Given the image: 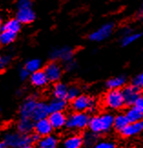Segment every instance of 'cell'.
Here are the masks:
<instances>
[{
    "label": "cell",
    "mask_w": 143,
    "mask_h": 148,
    "mask_svg": "<svg viewBox=\"0 0 143 148\" xmlns=\"http://www.w3.org/2000/svg\"><path fill=\"white\" fill-rule=\"evenodd\" d=\"M19 75H20V78H21V79L25 80V79H27L28 77L29 72H28L26 68H23V69H21L20 73H19Z\"/></svg>",
    "instance_id": "36"
},
{
    "label": "cell",
    "mask_w": 143,
    "mask_h": 148,
    "mask_svg": "<svg viewBox=\"0 0 143 148\" xmlns=\"http://www.w3.org/2000/svg\"><path fill=\"white\" fill-rule=\"evenodd\" d=\"M11 57L9 56H0V70L5 69L9 65Z\"/></svg>",
    "instance_id": "33"
},
{
    "label": "cell",
    "mask_w": 143,
    "mask_h": 148,
    "mask_svg": "<svg viewBox=\"0 0 143 148\" xmlns=\"http://www.w3.org/2000/svg\"><path fill=\"white\" fill-rule=\"evenodd\" d=\"M142 131H143V120L135 122V123H129L120 133L123 136L131 137L140 134Z\"/></svg>",
    "instance_id": "11"
},
{
    "label": "cell",
    "mask_w": 143,
    "mask_h": 148,
    "mask_svg": "<svg viewBox=\"0 0 143 148\" xmlns=\"http://www.w3.org/2000/svg\"><path fill=\"white\" fill-rule=\"evenodd\" d=\"M0 50H1V49H0Z\"/></svg>",
    "instance_id": "44"
},
{
    "label": "cell",
    "mask_w": 143,
    "mask_h": 148,
    "mask_svg": "<svg viewBox=\"0 0 143 148\" xmlns=\"http://www.w3.org/2000/svg\"><path fill=\"white\" fill-rule=\"evenodd\" d=\"M23 148H35L34 146H32V145H28V146H25Z\"/></svg>",
    "instance_id": "42"
},
{
    "label": "cell",
    "mask_w": 143,
    "mask_h": 148,
    "mask_svg": "<svg viewBox=\"0 0 143 148\" xmlns=\"http://www.w3.org/2000/svg\"><path fill=\"white\" fill-rule=\"evenodd\" d=\"M48 121L53 127V129H59L62 126L66 125L67 122V116L65 115L63 112H56V113H51L48 116Z\"/></svg>",
    "instance_id": "14"
},
{
    "label": "cell",
    "mask_w": 143,
    "mask_h": 148,
    "mask_svg": "<svg viewBox=\"0 0 143 148\" xmlns=\"http://www.w3.org/2000/svg\"><path fill=\"white\" fill-rule=\"evenodd\" d=\"M34 129L39 136H47L51 134L52 130H53V127L51 126L48 119L45 118L36 122Z\"/></svg>",
    "instance_id": "12"
},
{
    "label": "cell",
    "mask_w": 143,
    "mask_h": 148,
    "mask_svg": "<svg viewBox=\"0 0 143 148\" xmlns=\"http://www.w3.org/2000/svg\"><path fill=\"white\" fill-rule=\"evenodd\" d=\"M21 28V23L17 19H10L6 22L1 28V31H9L12 33L17 34Z\"/></svg>",
    "instance_id": "24"
},
{
    "label": "cell",
    "mask_w": 143,
    "mask_h": 148,
    "mask_svg": "<svg viewBox=\"0 0 143 148\" xmlns=\"http://www.w3.org/2000/svg\"><path fill=\"white\" fill-rule=\"evenodd\" d=\"M104 104L109 108L117 110L125 105L121 90H109L104 97Z\"/></svg>",
    "instance_id": "5"
},
{
    "label": "cell",
    "mask_w": 143,
    "mask_h": 148,
    "mask_svg": "<svg viewBox=\"0 0 143 148\" xmlns=\"http://www.w3.org/2000/svg\"><path fill=\"white\" fill-rule=\"evenodd\" d=\"M25 68L29 73H35L37 71H39L41 68V61L38 59H31L26 64Z\"/></svg>",
    "instance_id": "28"
},
{
    "label": "cell",
    "mask_w": 143,
    "mask_h": 148,
    "mask_svg": "<svg viewBox=\"0 0 143 148\" xmlns=\"http://www.w3.org/2000/svg\"><path fill=\"white\" fill-rule=\"evenodd\" d=\"M126 77L124 75H119L116 77H112L107 82V87L110 90H120L125 86Z\"/></svg>",
    "instance_id": "19"
},
{
    "label": "cell",
    "mask_w": 143,
    "mask_h": 148,
    "mask_svg": "<svg viewBox=\"0 0 143 148\" xmlns=\"http://www.w3.org/2000/svg\"><path fill=\"white\" fill-rule=\"evenodd\" d=\"M72 108L75 112L85 113L86 111L93 113L96 110L95 101L88 95H79L72 101Z\"/></svg>",
    "instance_id": "4"
},
{
    "label": "cell",
    "mask_w": 143,
    "mask_h": 148,
    "mask_svg": "<svg viewBox=\"0 0 143 148\" xmlns=\"http://www.w3.org/2000/svg\"><path fill=\"white\" fill-rule=\"evenodd\" d=\"M48 106L49 114L56 113V112H63V110L67 106V103L65 100L55 98L49 103V104L48 105Z\"/></svg>",
    "instance_id": "22"
},
{
    "label": "cell",
    "mask_w": 143,
    "mask_h": 148,
    "mask_svg": "<svg viewBox=\"0 0 143 148\" xmlns=\"http://www.w3.org/2000/svg\"><path fill=\"white\" fill-rule=\"evenodd\" d=\"M30 81L32 83V85H34L35 86L41 87L47 85V83L48 82L46 74L44 73V71H37L35 73H32L30 75Z\"/></svg>",
    "instance_id": "16"
},
{
    "label": "cell",
    "mask_w": 143,
    "mask_h": 148,
    "mask_svg": "<svg viewBox=\"0 0 143 148\" xmlns=\"http://www.w3.org/2000/svg\"><path fill=\"white\" fill-rule=\"evenodd\" d=\"M141 34L140 33H131V34H128L127 36H124L122 37V40H121V44L123 47H127L128 45H131L132 43H134L135 41H137L139 38L140 37Z\"/></svg>",
    "instance_id": "29"
},
{
    "label": "cell",
    "mask_w": 143,
    "mask_h": 148,
    "mask_svg": "<svg viewBox=\"0 0 143 148\" xmlns=\"http://www.w3.org/2000/svg\"><path fill=\"white\" fill-rule=\"evenodd\" d=\"M80 95V90L77 86H70L68 88V93H67V97L66 99L73 101L75 100L77 96Z\"/></svg>",
    "instance_id": "30"
},
{
    "label": "cell",
    "mask_w": 143,
    "mask_h": 148,
    "mask_svg": "<svg viewBox=\"0 0 143 148\" xmlns=\"http://www.w3.org/2000/svg\"><path fill=\"white\" fill-rule=\"evenodd\" d=\"M58 140L55 136H47L39 139L37 143L38 148H57Z\"/></svg>",
    "instance_id": "17"
},
{
    "label": "cell",
    "mask_w": 143,
    "mask_h": 148,
    "mask_svg": "<svg viewBox=\"0 0 143 148\" xmlns=\"http://www.w3.org/2000/svg\"><path fill=\"white\" fill-rule=\"evenodd\" d=\"M114 28V25L111 23H107L100 27L97 30L94 31L93 33L89 35V39L91 41L100 42L107 39V38L111 35Z\"/></svg>",
    "instance_id": "6"
},
{
    "label": "cell",
    "mask_w": 143,
    "mask_h": 148,
    "mask_svg": "<svg viewBox=\"0 0 143 148\" xmlns=\"http://www.w3.org/2000/svg\"><path fill=\"white\" fill-rule=\"evenodd\" d=\"M31 138H32V141H33V142H36V141H39L40 136H38L37 134H33V136H31Z\"/></svg>",
    "instance_id": "39"
},
{
    "label": "cell",
    "mask_w": 143,
    "mask_h": 148,
    "mask_svg": "<svg viewBox=\"0 0 143 148\" xmlns=\"http://www.w3.org/2000/svg\"><path fill=\"white\" fill-rule=\"evenodd\" d=\"M132 83H133L132 86H136L137 88H139V89L143 88V72L139 74L137 76H136L133 79Z\"/></svg>",
    "instance_id": "32"
},
{
    "label": "cell",
    "mask_w": 143,
    "mask_h": 148,
    "mask_svg": "<svg viewBox=\"0 0 143 148\" xmlns=\"http://www.w3.org/2000/svg\"><path fill=\"white\" fill-rule=\"evenodd\" d=\"M121 92L123 95V98H124L125 105L128 106H133L135 102L137 101L140 95V89L134 86H125L123 90H121Z\"/></svg>",
    "instance_id": "8"
},
{
    "label": "cell",
    "mask_w": 143,
    "mask_h": 148,
    "mask_svg": "<svg viewBox=\"0 0 143 148\" xmlns=\"http://www.w3.org/2000/svg\"><path fill=\"white\" fill-rule=\"evenodd\" d=\"M114 116L110 114L95 115L89 119L88 127L91 132L99 134L109 131L113 126Z\"/></svg>",
    "instance_id": "1"
},
{
    "label": "cell",
    "mask_w": 143,
    "mask_h": 148,
    "mask_svg": "<svg viewBox=\"0 0 143 148\" xmlns=\"http://www.w3.org/2000/svg\"><path fill=\"white\" fill-rule=\"evenodd\" d=\"M44 73L46 74L47 78L48 81L51 82H57L60 79L62 75V69L61 66L56 62L49 63L47 66L45 67Z\"/></svg>",
    "instance_id": "9"
},
{
    "label": "cell",
    "mask_w": 143,
    "mask_h": 148,
    "mask_svg": "<svg viewBox=\"0 0 143 148\" xmlns=\"http://www.w3.org/2000/svg\"><path fill=\"white\" fill-rule=\"evenodd\" d=\"M16 39V34L9 31H1L0 32V44L1 45H9Z\"/></svg>",
    "instance_id": "27"
},
{
    "label": "cell",
    "mask_w": 143,
    "mask_h": 148,
    "mask_svg": "<svg viewBox=\"0 0 143 148\" xmlns=\"http://www.w3.org/2000/svg\"><path fill=\"white\" fill-rule=\"evenodd\" d=\"M37 103V102L33 98H29L23 103V105L20 107V115L22 118H27V119L32 118Z\"/></svg>",
    "instance_id": "13"
},
{
    "label": "cell",
    "mask_w": 143,
    "mask_h": 148,
    "mask_svg": "<svg viewBox=\"0 0 143 148\" xmlns=\"http://www.w3.org/2000/svg\"><path fill=\"white\" fill-rule=\"evenodd\" d=\"M68 86L63 83H57L53 88V95L56 99L65 100L67 97Z\"/></svg>",
    "instance_id": "20"
},
{
    "label": "cell",
    "mask_w": 143,
    "mask_h": 148,
    "mask_svg": "<svg viewBox=\"0 0 143 148\" xmlns=\"http://www.w3.org/2000/svg\"><path fill=\"white\" fill-rule=\"evenodd\" d=\"M48 114H49L48 106L46 103L37 102L36 108H35V111L33 113V115H32L31 119L33 121H38V120L47 118Z\"/></svg>",
    "instance_id": "15"
},
{
    "label": "cell",
    "mask_w": 143,
    "mask_h": 148,
    "mask_svg": "<svg viewBox=\"0 0 143 148\" xmlns=\"http://www.w3.org/2000/svg\"><path fill=\"white\" fill-rule=\"evenodd\" d=\"M139 14L140 15H143V3L141 4V6H140V11H139Z\"/></svg>",
    "instance_id": "41"
},
{
    "label": "cell",
    "mask_w": 143,
    "mask_h": 148,
    "mask_svg": "<svg viewBox=\"0 0 143 148\" xmlns=\"http://www.w3.org/2000/svg\"><path fill=\"white\" fill-rule=\"evenodd\" d=\"M66 68L68 70H73L76 68V63L73 61H69L68 63H66Z\"/></svg>",
    "instance_id": "37"
},
{
    "label": "cell",
    "mask_w": 143,
    "mask_h": 148,
    "mask_svg": "<svg viewBox=\"0 0 143 148\" xmlns=\"http://www.w3.org/2000/svg\"><path fill=\"white\" fill-rule=\"evenodd\" d=\"M73 50L68 47H57L51 51L50 57L53 60H62L65 63L72 61L73 58Z\"/></svg>",
    "instance_id": "7"
},
{
    "label": "cell",
    "mask_w": 143,
    "mask_h": 148,
    "mask_svg": "<svg viewBox=\"0 0 143 148\" xmlns=\"http://www.w3.org/2000/svg\"><path fill=\"white\" fill-rule=\"evenodd\" d=\"M128 124H129V122L125 114H118L117 116L114 117L113 127L116 130H118L120 132H121L123 129H124Z\"/></svg>",
    "instance_id": "25"
},
{
    "label": "cell",
    "mask_w": 143,
    "mask_h": 148,
    "mask_svg": "<svg viewBox=\"0 0 143 148\" xmlns=\"http://www.w3.org/2000/svg\"><path fill=\"white\" fill-rule=\"evenodd\" d=\"M4 142L11 148H23L25 146L31 145L33 141L28 134L12 132L6 134Z\"/></svg>",
    "instance_id": "2"
},
{
    "label": "cell",
    "mask_w": 143,
    "mask_h": 148,
    "mask_svg": "<svg viewBox=\"0 0 143 148\" xmlns=\"http://www.w3.org/2000/svg\"><path fill=\"white\" fill-rule=\"evenodd\" d=\"M89 116L86 113L75 112L67 117L66 126L72 130H80L88 126Z\"/></svg>",
    "instance_id": "3"
},
{
    "label": "cell",
    "mask_w": 143,
    "mask_h": 148,
    "mask_svg": "<svg viewBox=\"0 0 143 148\" xmlns=\"http://www.w3.org/2000/svg\"><path fill=\"white\" fill-rule=\"evenodd\" d=\"M83 145L82 137L79 134H74L66 139L64 142L65 148H81Z\"/></svg>",
    "instance_id": "21"
},
{
    "label": "cell",
    "mask_w": 143,
    "mask_h": 148,
    "mask_svg": "<svg viewBox=\"0 0 143 148\" xmlns=\"http://www.w3.org/2000/svg\"><path fill=\"white\" fill-rule=\"evenodd\" d=\"M34 121L32 119H27V118H22L17 125V129L20 134H28L32 132L34 129Z\"/></svg>",
    "instance_id": "18"
},
{
    "label": "cell",
    "mask_w": 143,
    "mask_h": 148,
    "mask_svg": "<svg viewBox=\"0 0 143 148\" xmlns=\"http://www.w3.org/2000/svg\"><path fill=\"white\" fill-rule=\"evenodd\" d=\"M131 33H132V30H131V28H128V27L124 28V29H123V31H122L123 36H127V35H128V34H131Z\"/></svg>",
    "instance_id": "38"
},
{
    "label": "cell",
    "mask_w": 143,
    "mask_h": 148,
    "mask_svg": "<svg viewBox=\"0 0 143 148\" xmlns=\"http://www.w3.org/2000/svg\"><path fill=\"white\" fill-rule=\"evenodd\" d=\"M32 2L31 0H19L18 8H24V6H31Z\"/></svg>",
    "instance_id": "35"
},
{
    "label": "cell",
    "mask_w": 143,
    "mask_h": 148,
    "mask_svg": "<svg viewBox=\"0 0 143 148\" xmlns=\"http://www.w3.org/2000/svg\"><path fill=\"white\" fill-rule=\"evenodd\" d=\"M1 25H2V17L0 16V27H1Z\"/></svg>",
    "instance_id": "43"
},
{
    "label": "cell",
    "mask_w": 143,
    "mask_h": 148,
    "mask_svg": "<svg viewBox=\"0 0 143 148\" xmlns=\"http://www.w3.org/2000/svg\"><path fill=\"white\" fill-rule=\"evenodd\" d=\"M82 140H83V145L86 147L94 146L97 143V134L91 131L88 132L84 134Z\"/></svg>",
    "instance_id": "26"
},
{
    "label": "cell",
    "mask_w": 143,
    "mask_h": 148,
    "mask_svg": "<svg viewBox=\"0 0 143 148\" xmlns=\"http://www.w3.org/2000/svg\"><path fill=\"white\" fill-rule=\"evenodd\" d=\"M8 146L6 145V144L4 142V141H3V142L0 143V148H8Z\"/></svg>",
    "instance_id": "40"
},
{
    "label": "cell",
    "mask_w": 143,
    "mask_h": 148,
    "mask_svg": "<svg viewBox=\"0 0 143 148\" xmlns=\"http://www.w3.org/2000/svg\"><path fill=\"white\" fill-rule=\"evenodd\" d=\"M94 148H117V145L114 142H110V141H102V142L97 143L94 145Z\"/></svg>",
    "instance_id": "31"
},
{
    "label": "cell",
    "mask_w": 143,
    "mask_h": 148,
    "mask_svg": "<svg viewBox=\"0 0 143 148\" xmlns=\"http://www.w3.org/2000/svg\"><path fill=\"white\" fill-rule=\"evenodd\" d=\"M136 108L140 111V113L143 115V95H140V97L137 99V101L135 102L134 106Z\"/></svg>",
    "instance_id": "34"
},
{
    "label": "cell",
    "mask_w": 143,
    "mask_h": 148,
    "mask_svg": "<svg viewBox=\"0 0 143 148\" xmlns=\"http://www.w3.org/2000/svg\"><path fill=\"white\" fill-rule=\"evenodd\" d=\"M125 115L129 123H135V122L141 121L143 118V115L135 106H129V108L126 111Z\"/></svg>",
    "instance_id": "23"
},
{
    "label": "cell",
    "mask_w": 143,
    "mask_h": 148,
    "mask_svg": "<svg viewBox=\"0 0 143 148\" xmlns=\"http://www.w3.org/2000/svg\"><path fill=\"white\" fill-rule=\"evenodd\" d=\"M36 15L31 6H24V8H18L17 13V19L21 24H28L35 20Z\"/></svg>",
    "instance_id": "10"
}]
</instances>
